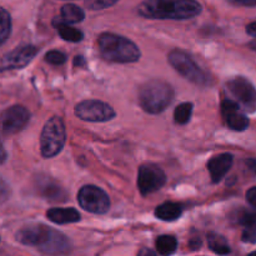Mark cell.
<instances>
[{
  "mask_svg": "<svg viewBox=\"0 0 256 256\" xmlns=\"http://www.w3.org/2000/svg\"><path fill=\"white\" fill-rule=\"evenodd\" d=\"M208 245H209L210 250L218 255H228L232 252L229 242L222 235L218 234V232H210L208 235Z\"/></svg>",
  "mask_w": 256,
  "mask_h": 256,
  "instance_id": "19",
  "label": "cell"
},
{
  "mask_svg": "<svg viewBox=\"0 0 256 256\" xmlns=\"http://www.w3.org/2000/svg\"><path fill=\"white\" fill-rule=\"evenodd\" d=\"M249 46L252 48V50H256V39H255V40H252V42H249Z\"/></svg>",
  "mask_w": 256,
  "mask_h": 256,
  "instance_id": "36",
  "label": "cell"
},
{
  "mask_svg": "<svg viewBox=\"0 0 256 256\" xmlns=\"http://www.w3.org/2000/svg\"><path fill=\"white\" fill-rule=\"evenodd\" d=\"M62 19L69 24H76L85 19V12L78 5L65 4L62 8Z\"/></svg>",
  "mask_w": 256,
  "mask_h": 256,
  "instance_id": "20",
  "label": "cell"
},
{
  "mask_svg": "<svg viewBox=\"0 0 256 256\" xmlns=\"http://www.w3.org/2000/svg\"><path fill=\"white\" fill-rule=\"evenodd\" d=\"M16 240L22 245L38 248L44 254H66L72 242L62 232L44 224L26 225L16 232Z\"/></svg>",
  "mask_w": 256,
  "mask_h": 256,
  "instance_id": "1",
  "label": "cell"
},
{
  "mask_svg": "<svg viewBox=\"0 0 256 256\" xmlns=\"http://www.w3.org/2000/svg\"><path fill=\"white\" fill-rule=\"evenodd\" d=\"M245 164H246V166L249 168V170H252V172H255L256 174V159L245 160Z\"/></svg>",
  "mask_w": 256,
  "mask_h": 256,
  "instance_id": "32",
  "label": "cell"
},
{
  "mask_svg": "<svg viewBox=\"0 0 256 256\" xmlns=\"http://www.w3.org/2000/svg\"><path fill=\"white\" fill-rule=\"evenodd\" d=\"M118 2H119V0H86L85 4H86V6L92 10H102L112 6V5L116 4Z\"/></svg>",
  "mask_w": 256,
  "mask_h": 256,
  "instance_id": "25",
  "label": "cell"
},
{
  "mask_svg": "<svg viewBox=\"0 0 256 256\" xmlns=\"http://www.w3.org/2000/svg\"><path fill=\"white\" fill-rule=\"evenodd\" d=\"M5 160H6V152H5L4 146H2V142H0V164H2Z\"/></svg>",
  "mask_w": 256,
  "mask_h": 256,
  "instance_id": "34",
  "label": "cell"
},
{
  "mask_svg": "<svg viewBox=\"0 0 256 256\" xmlns=\"http://www.w3.org/2000/svg\"><path fill=\"white\" fill-rule=\"evenodd\" d=\"M174 99L172 85L162 80H150L139 90V102L142 109L149 114L162 112Z\"/></svg>",
  "mask_w": 256,
  "mask_h": 256,
  "instance_id": "4",
  "label": "cell"
},
{
  "mask_svg": "<svg viewBox=\"0 0 256 256\" xmlns=\"http://www.w3.org/2000/svg\"><path fill=\"white\" fill-rule=\"evenodd\" d=\"M80 206L92 214H105L110 209V199L104 190L94 185H85L78 192Z\"/></svg>",
  "mask_w": 256,
  "mask_h": 256,
  "instance_id": "8",
  "label": "cell"
},
{
  "mask_svg": "<svg viewBox=\"0 0 256 256\" xmlns=\"http://www.w3.org/2000/svg\"><path fill=\"white\" fill-rule=\"evenodd\" d=\"M52 25H54L55 29L58 30L60 36L64 40H66V42H79L82 40V36H84L82 32H80L79 29H75V28L70 26L69 22H64V20L62 19V16L55 18L54 22H52Z\"/></svg>",
  "mask_w": 256,
  "mask_h": 256,
  "instance_id": "18",
  "label": "cell"
},
{
  "mask_svg": "<svg viewBox=\"0 0 256 256\" xmlns=\"http://www.w3.org/2000/svg\"><path fill=\"white\" fill-rule=\"evenodd\" d=\"M222 114L228 126L235 132H244L249 126V119L242 112V106L235 100L226 99L222 102Z\"/></svg>",
  "mask_w": 256,
  "mask_h": 256,
  "instance_id": "13",
  "label": "cell"
},
{
  "mask_svg": "<svg viewBox=\"0 0 256 256\" xmlns=\"http://www.w3.org/2000/svg\"><path fill=\"white\" fill-rule=\"evenodd\" d=\"M66 140L65 125L62 118L52 116L45 122L40 136V152L44 158H54L62 150Z\"/></svg>",
  "mask_w": 256,
  "mask_h": 256,
  "instance_id": "5",
  "label": "cell"
},
{
  "mask_svg": "<svg viewBox=\"0 0 256 256\" xmlns=\"http://www.w3.org/2000/svg\"><path fill=\"white\" fill-rule=\"evenodd\" d=\"M10 195V189H9V185L4 182V180L0 178V204L4 202H6L8 198Z\"/></svg>",
  "mask_w": 256,
  "mask_h": 256,
  "instance_id": "27",
  "label": "cell"
},
{
  "mask_svg": "<svg viewBox=\"0 0 256 256\" xmlns=\"http://www.w3.org/2000/svg\"><path fill=\"white\" fill-rule=\"evenodd\" d=\"M139 255L140 256H142V255H155V252H152V250H149V249H144V250H142V252H139Z\"/></svg>",
  "mask_w": 256,
  "mask_h": 256,
  "instance_id": "35",
  "label": "cell"
},
{
  "mask_svg": "<svg viewBox=\"0 0 256 256\" xmlns=\"http://www.w3.org/2000/svg\"><path fill=\"white\" fill-rule=\"evenodd\" d=\"M182 214V205L179 202H166L155 209V216L162 222H174Z\"/></svg>",
  "mask_w": 256,
  "mask_h": 256,
  "instance_id": "17",
  "label": "cell"
},
{
  "mask_svg": "<svg viewBox=\"0 0 256 256\" xmlns=\"http://www.w3.org/2000/svg\"><path fill=\"white\" fill-rule=\"evenodd\" d=\"M30 120V112L22 105L8 108L0 114V130L5 135H12L24 129Z\"/></svg>",
  "mask_w": 256,
  "mask_h": 256,
  "instance_id": "11",
  "label": "cell"
},
{
  "mask_svg": "<svg viewBox=\"0 0 256 256\" xmlns=\"http://www.w3.org/2000/svg\"><path fill=\"white\" fill-rule=\"evenodd\" d=\"M36 189L42 198L52 202H64L68 200L66 192L46 175H40L36 178Z\"/></svg>",
  "mask_w": 256,
  "mask_h": 256,
  "instance_id": "14",
  "label": "cell"
},
{
  "mask_svg": "<svg viewBox=\"0 0 256 256\" xmlns=\"http://www.w3.org/2000/svg\"><path fill=\"white\" fill-rule=\"evenodd\" d=\"M38 54V48L34 45H22L0 58V72L12 69H22Z\"/></svg>",
  "mask_w": 256,
  "mask_h": 256,
  "instance_id": "12",
  "label": "cell"
},
{
  "mask_svg": "<svg viewBox=\"0 0 256 256\" xmlns=\"http://www.w3.org/2000/svg\"><path fill=\"white\" fill-rule=\"evenodd\" d=\"M246 32L249 35H252V36H255L256 38V22H250V24L248 25V26H246Z\"/></svg>",
  "mask_w": 256,
  "mask_h": 256,
  "instance_id": "31",
  "label": "cell"
},
{
  "mask_svg": "<svg viewBox=\"0 0 256 256\" xmlns=\"http://www.w3.org/2000/svg\"><path fill=\"white\" fill-rule=\"evenodd\" d=\"M98 44L100 54L108 62L129 64L138 62L142 56L136 44L122 35L102 32L98 39Z\"/></svg>",
  "mask_w": 256,
  "mask_h": 256,
  "instance_id": "3",
  "label": "cell"
},
{
  "mask_svg": "<svg viewBox=\"0 0 256 256\" xmlns=\"http://www.w3.org/2000/svg\"><path fill=\"white\" fill-rule=\"evenodd\" d=\"M12 32V18L5 9L0 8V45L5 42Z\"/></svg>",
  "mask_w": 256,
  "mask_h": 256,
  "instance_id": "23",
  "label": "cell"
},
{
  "mask_svg": "<svg viewBox=\"0 0 256 256\" xmlns=\"http://www.w3.org/2000/svg\"><path fill=\"white\" fill-rule=\"evenodd\" d=\"M189 245H190V249H192V250L200 249V245H202V240H200L199 236H194V238H192V240H190Z\"/></svg>",
  "mask_w": 256,
  "mask_h": 256,
  "instance_id": "30",
  "label": "cell"
},
{
  "mask_svg": "<svg viewBox=\"0 0 256 256\" xmlns=\"http://www.w3.org/2000/svg\"><path fill=\"white\" fill-rule=\"evenodd\" d=\"M166 182V175L155 164H144L138 172V189L142 196L162 189Z\"/></svg>",
  "mask_w": 256,
  "mask_h": 256,
  "instance_id": "10",
  "label": "cell"
},
{
  "mask_svg": "<svg viewBox=\"0 0 256 256\" xmlns=\"http://www.w3.org/2000/svg\"><path fill=\"white\" fill-rule=\"evenodd\" d=\"M232 162H234V156L232 154H229V152L216 155V156L209 160V162H208V170H209L210 175H212V182L214 184L222 182V178L226 175V172L232 168Z\"/></svg>",
  "mask_w": 256,
  "mask_h": 256,
  "instance_id": "15",
  "label": "cell"
},
{
  "mask_svg": "<svg viewBox=\"0 0 256 256\" xmlns=\"http://www.w3.org/2000/svg\"><path fill=\"white\" fill-rule=\"evenodd\" d=\"M45 62L52 65H62L66 62V55L62 52H58V50H52L45 55Z\"/></svg>",
  "mask_w": 256,
  "mask_h": 256,
  "instance_id": "24",
  "label": "cell"
},
{
  "mask_svg": "<svg viewBox=\"0 0 256 256\" xmlns=\"http://www.w3.org/2000/svg\"><path fill=\"white\" fill-rule=\"evenodd\" d=\"M252 254H254V255H256V252H252Z\"/></svg>",
  "mask_w": 256,
  "mask_h": 256,
  "instance_id": "37",
  "label": "cell"
},
{
  "mask_svg": "<svg viewBox=\"0 0 256 256\" xmlns=\"http://www.w3.org/2000/svg\"><path fill=\"white\" fill-rule=\"evenodd\" d=\"M202 10L196 0H144L138 6V12L149 19H192Z\"/></svg>",
  "mask_w": 256,
  "mask_h": 256,
  "instance_id": "2",
  "label": "cell"
},
{
  "mask_svg": "<svg viewBox=\"0 0 256 256\" xmlns=\"http://www.w3.org/2000/svg\"><path fill=\"white\" fill-rule=\"evenodd\" d=\"M230 4L240 5V6H256V0H229Z\"/></svg>",
  "mask_w": 256,
  "mask_h": 256,
  "instance_id": "28",
  "label": "cell"
},
{
  "mask_svg": "<svg viewBox=\"0 0 256 256\" xmlns=\"http://www.w3.org/2000/svg\"><path fill=\"white\" fill-rule=\"evenodd\" d=\"M246 200L250 205L256 208V188H252L246 192Z\"/></svg>",
  "mask_w": 256,
  "mask_h": 256,
  "instance_id": "29",
  "label": "cell"
},
{
  "mask_svg": "<svg viewBox=\"0 0 256 256\" xmlns=\"http://www.w3.org/2000/svg\"><path fill=\"white\" fill-rule=\"evenodd\" d=\"M242 240L244 242L255 244L256 242V222H252V224H249V225H245L244 232H242Z\"/></svg>",
  "mask_w": 256,
  "mask_h": 256,
  "instance_id": "26",
  "label": "cell"
},
{
  "mask_svg": "<svg viewBox=\"0 0 256 256\" xmlns=\"http://www.w3.org/2000/svg\"><path fill=\"white\" fill-rule=\"evenodd\" d=\"M158 252L160 255H172L178 249V240L172 235H162L155 242Z\"/></svg>",
  "mask_w": 256,
  "mask_h": 256,
  "instance_id": "21",
  "label": "cell"
},
{
  "mask_svg": "<svg viewBox=\"0 0 256 256\" xmlns=\"http://www.w3.org/2000/svg\"><path fill=\"white\" fill-rule=\"evenodd\" d=\"M168 60L172 66L189 82L202 85V86H206L210 84V76L208 72H205L188 52L175 49L169 52Z\"/></svg>",
  "mask_w": 256,
  "mask_h": 256,
  "instance_id": "6",
  "label": "cell"
},
{
  "mask_svg": "<svg viewBox=\"0 0 256 256\" xmlns=\"http://www.w3.org/2000/svg\"><path fill=\"white\" fill-rule=\"evenodd\" d=\"M46 218L58 225L72 224L80 222L82 219L79 212L72 208H52L46 212Z\"/></svg>",
  "mask_w": 256,
  "mask_h": 256,
  "instance_id": "16",
  "label": "cell"
},
{
  "mask_svg": "<svg viewBox=\"0 0 256 256\" xmlns=\"http://www.w3.org/2000/svg\"><path fill=\"white\" fill-rule=\"evenodd\" d=\"M75 115L84 122H104L115 118V110L100 100H84L75 106Z\"/></svg>",
  "mask_w": 256,
  "mask_h": 256,
  "instance_id": "9",
  "label": "cell"
},
{
  "mask_svg": "<svg viewBox=\"0 0 256 256\" xmlns=\"http://www.w3.org/2000/svg\"><path fill=\"white\" fill-rule=\"evenodd\" d=\"M226 89L235 102L246 112H256V89L242 76H235L226 82Z\"/></svg>",
  "mask_w": 256,
  "mask_h": 256,
  "instance_id": "7",
  "label": "cell"
},
{
  "mask_svg": "<svg viewBox=\"0 0 256 256\" xmlns=\"http://www.w3.org/2000/svg\"><path fill=\"white\" fill-rule=\"evenodd\" d=\"M74 65L75 66H85V59L82 55H76L74 59Z\"/></svg>",
  "mask_w": 256,
  "mask_h": 256,
  "instance_id": "33",
  "label": "cell"
},
{
  "mask_svg": "<svg viewBox=\"0 0 256 256\" xmlns=\"http://www.w3.org/2000/svg\"><path fill=\"white\" fill-rule=\"evenodd\" d=\"M194 105L192 102H182L179 106H176L174 112V120L176 124L185 125L190 122L192 114V109Z\"/></svg>",
  "mask_w": 256,
  "mask_h": 256,
  "instance_id": "22",
  "label": "cell"
}]
</instances>
